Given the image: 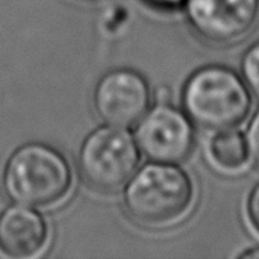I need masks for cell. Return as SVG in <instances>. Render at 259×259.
Listing matches in <instances>:
<instances>
[{
	"instance_id": "1",
	"label": "cell",
	"mask_w": 259,
	"mask_h": 259,
	"mask_svg": "<svg viewBox=\"0 0 259 259\" xmlns=\"http://www.w3.org/2000/svg\"><path fill=\"white\" fill-rule=\"evenodd\" d=\"M194 200L190 175L178 164H146L124 185L123 206L140 226L164 228L184 219Z\"/></svg>"
},
{
	"instance_id": "2",
	"label": "cell",
	"mask_w": 259,
	"mask_h": 259,
	"mask_svg": "<svg viewBox=\"0 0 259 259\" xmlns=\"http://www.w3.org/2000/svg\"><path fill=\"white\" fill-rule=\"evenodd\" d=\"M184 112L205 131L234 129L243 124L252 109V96L243 76L226 65H205L196 70L182 88Z\"/></svg>"
},
{
	"instance_id": "3",
	"label": "cell",
	"mask_w": 259,
	"mask_h": 259,
	"mask_svg": "<svg viewBox=\"0 0 259 259\" xmlns=\"http://www.w3.org/2000/svg\"><path fill=\"white\" fill-rule=\"evenodd\" d=\"M73 173L67 158L46 143H27L6 161L3 188L18 205L50 208L62 202L71 190Z\"/></svg>"
},
{
	"instance_id": "4",
	"label": "cell",
	"mask_w": 259,
	"mask_h": 259,
	"mask_svg": "<svg viewBox=\"0 0 259 259\" xmlns=\"http://www.w3.org/2000/svg\"><path fill=\"white\" fill-rule=\"evenodd\" d=\"M141 150L126 127L100 126L83 140L77 168L82 181L94 191L117 193L140 167Z\"/></svg>"
},
{
	"instance_id": "5",
	"label": "cell",
	"mask_w": 259,
	"mask_h": 259,
	"mask_svg": "<svg viewBox=\"0 0 259 259\" xmlns=\"http://www.w3.org/2000/svg\"><path fill=\"white\" fill-rule=\"evenodd\" d=\"M150 106L152 88L147 79L132 68H114L105 73L93 91V108L109 126L126 129L135 126Z\"/></svg>"
},
{
	"instance_id": "6",
	"label": "cell",
	"mask_w": 259,
	"mask_h": 259,
	"mask_svg": "<svg viewBox=\"0 0 259 259\" xmlns=\"http://www.w3.org/2000/svg\"><path fill=\"white\" fill-rule=\"evenodd\" d=\"M194 138L193 121L170 103L150 106L135 131L140 150L155 162H182L191 153Z\"/></svg>"
},
{
	"instance_id": "7",
	"label": "cell",
	"mask_w": 259,
	"mask_h": 259,
	"mask_svg": "<svg viewBox=\"0 0 259 259\" xmlns=\"http://www.w3.org/2000/svg\"><path fill=\"white\" fill-rule=\"evenodd\" d=\"M184 6L193 32L209 44L238 42L259 21V0H187Z\"/></svg>"
},
{
	"instance_id": "8",
	"label": "cell",
	"mask_w": 259,
	"mask_h": 259,
	"mask_svg": "<svg viewBox=\"0 0 259 259\" xmlns=\"http://www.w3.org/2000/svg\"><path fill=\"white\" fill-rule=\"evenodd\" d=\"M49 228L32 206L11 205L0 212V252L9 258H32L42 252Z\"/></svg>"
},
{
	"instance_id": "9",
	"label": "cell",
	"mask_w": 259,
	"mask_h": 259,
	"mask_svg": "<svg viewBox=\"0 0 259 259\" xmlns=\"http://www.w3.org/2000/svg\"><path fill=\"white\" fill-rule=\"evenodd\" d=\"M208 153L215 167L223 171H240L250 161L247 138L240 131H217L208 143Z\"/></svg>"
},
{
	"instance_id": "10",
	"label": "cell",
	"mask_w": 259,
	"mask_h": 259,
	"mask_svg": "<svg viewBox=\"0 0 259 259\" xmlns=\"http://www.w3.org/2000/svg\"><path fill=\"white\" fill-rule=\"evenodd\" d=\"M241 76L250 93L259 100V41L252 44L243 55Z\"/></svg>"
},
{
	"instance_id": "11",
	"label": "cell",
	"mask_w": 259,
	"mask_h": 259,
	"mask_svg": "<svg viewBox=\"0 0 259 259\" xmlns=\"http://www.w3.org/2000/svg\"><path fill=\"white\" fill-rule=\"evenodd\" d=\"M247 144L250 152V161L259 168V111L253 115L247 127Z\"/></svg>"
},
{
	"instance_id": "12",
	"label": "cell",
	"mask_w": 259,
	"mask_h": 259,
	"mask_svg": "<svg viewBox=\"0 0 259 259\" xmlns=\"http://www.w3.org/2000/svg\"><path fill=\"white\" fill-rule=\"evenodd\" d=\"M246 212H247V219H249L252 229L259 235V182L252 188L247 197Z\"/></svg>"
},
{
	"instance_id": "13",
	"label": "cell",
	"mask_w": 259,
	"mask_h": 259,
	"mask_svg": "<svg viewBox=\"0 0 259 259\" xmlns=\"http://www.w3.org/2000/svg\"><path fill=\"white\" fill-rule=\"evenodd\" d=\"M149 6L159 11H175L185 5L187 0H144Z\"/></svg>"
},
{
	"instance_id": "14",
	"label": "cell",
	"mask_w": 259,
	"mask_h": 259,
	"mask_svg": "<svg viewBox=\"0 0 259 259\" xmlns=\"http://www.w3.org/2000/svg\"><path fill=\"white\" fill-rule=\"evenodd\" d=\"M240 259H259V246H255L252 249L244 250L240 256Z\"/></svg>"
}]
</instances>
